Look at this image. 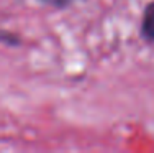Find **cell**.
Wrapping results in <instances>:
<instances>
[{"label": "cell", "instance_id": "obj_1", "mask_svg": "<svg viewBox=\"0 0 154 153\" xmlns=\"http://www.w3.org/2000/svg\"><path fill=\"white\" fill-rule=\"evenodd\" d=\"M143 31L148 38L154 40V2L149 3L144 12V21H143Z\"/></svg>", "mask_w": 154, "mask_h": 153}, {"label": "cell", "instance_id": "obj_2", "mask_svg": "<svg viewBox=\"0 0 154 153\" xmlns=\"http://www.w3.org/2000/svg\"><path fill=\"white\" fill-rule=\"evenodd\" d=\"M46 2L53 3V5H64V3H67L69 0H46Z\"/></svg>", "mask_w": 154, "mask_h": 153}]
</instances>
